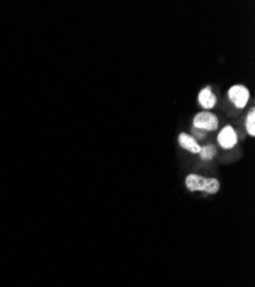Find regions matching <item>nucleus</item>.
I'll return each mask as SVG.
<instances>
[{
	"label": "nucleus",
	"mask_w": 255,
	"mask_h": 287,
	"mask_svg": "<svg viewBox=\"0 0 255 287\" xmlns=\"http://www.w3.org/2000/svg\"><path fill=\"white\" fill-rule=\"evenodd\" d=\"M193 128L204 130V131H214L219 128V120L216 115L210 112H200L196 114L193 120Z\"/></svg>",
	"instance_id": "f257e3e1"
},
{
	"label": "nucleus",
	"mask_w": 255,
	"mask_h": 287,
	"mask_svg": "<svg viewBox=\"0 0 255 287\" xmlns=\"http://www.w3.org/2000/svg\"><path fill=\"white\" fill-rule=\"evenodd\" d=\"M228 96H229V100L237 108L241 109L247 105L248 100H250V91H248V89L245 85L236 84L229 89Z\"/></svg>",
	"instance_id": "f03ea898"
},
{
	"label": "nucleus",
	"mask_w": 255,
	"mask_h": 287,
	"mask_svg": "<svg viewBox=\"0 0 255 287\" xmlns=\"http://www.w3.org/2000/svg\"><path fill=\"white\" fill-rule=\"evenodd\" d=\"M217 142H219L221 147L224 149L234 148L238 142L237 132L231 125H226L217 135Z\"/></svg>",
	"instance_id": "7ed1b4c3"
},
{
	"label": "nucleus",
	"mask_w": 255,
	"mask_h": 287,
	"mask_svg": "<svg viewBox=\"0 0 255 287\" xmlns=\"http://www.w3.org/2000/svg\"><path fill=\"white\" fill-rule=\"evenodd\" d=\"M179 144L180 146L186 151L193 153V154H199L201 146L197 143V139L193 136L188 135V133H180L179 136Z\"/></svg>",
	"instance_id": "20e7f679"
},
{
	"label": "nucleus",
	"mask_w": 255,
	"mask_h": 287,
	"mask_svg": "<svg viewBox=\"0 0 255 287\" xmlns=\"http://www.w3.org/2000/svg\"><path fill=\"white\" fill-rule=\"evenodd\" d=\"M198 101H199L200 106L205 109H212L214 106L216 105V96L214 95L212 89L210 86H206L203 89L198 95Z\"/></svg>",
	"instance_id": "39448f33"
},
{
	"label": "nucleus",
	"mask_w": 255,
	"mask_h": 287,
	"mask_svg": "<svg viewBox=\"0 0 255 287\" xmlns=\"http://www.w3.org/2000/svg\"><path fill=\"white\" fill-rule=\"evenodd\" d=\"M207 178L205 177H201L199 175H194V173H191L186 178V185L187 189L191 192L196 191H204L206 185Z\"/></svg>",
	"instance_id": "423d86ee"
},
{
	"label": "nucleus",
	"mask_w": 255,
	"mask_h": 287,
	"mask_svg": "<svg viewBox=\"0 0 255 287\" xmlns=\"http://www.w3.org/2000/svg\"><path fill=\"white\" fill-rule=\"evenodd\" d=\"M245 126H246V131L251 137L255 136V108L251 109L250 113H248L246 118V123H245Z\"/></svg>",
	"instance_id": "0eeeda50"
},
{
	"label": "nucleus",
	"mask_w": 255,
	"mask_h": 287,
	"mask_svg": "<svg viewBox=\"0 0 255 287\" xmlns=\"http://www.w3.org/2000/svg\"><path fill=\"white\" fill-rule=\"evenodd\" d=\"M215 154H216V148L214 147L213 145L204 146V147H201L200 152H199L200 158L203 160H205V161H210V160H213L214 156H215Z\"/></svg>",
	"instance_id": "6e6552de"
},
{
	"label": "nucleus",
	"mask_w": 255,
	"mask_h": 287,
	"mask_svg": "<svg viewBox=\"0 0 255 287\" xmlns=\"http://www.w3.org/2000/svg\"><path fill=\"white\" fill-rule=\"evenodd\" d=\"M220 190V183L215 178H207L206 185L204 191L206 193H210V194H215V193L219 192Z\"/></svg>",
	"instance_id": "1a4fd4ad"
},
{
	"label": "nucleus",
	"mask_w": 255,
	"mask_h": 287,
	"mask_svg": "<svg viewBox=\"0 0 255 287\" xmlns=\"http://www.w3.org/2000/svg\"><path fill=\"white\" fill-rule=\"evenodd\" d=\"M192 132H193V135L199 139L204 138V137H205V135H206V131H204V130H200V129H196V128L192 129Z\"/></svg>",
	"instance_id": "9d476101"
}]
</instances>
